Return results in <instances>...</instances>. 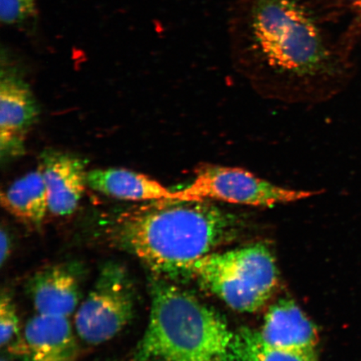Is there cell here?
Listing matches in <instances>:
<instances>
[{"label":"cell","mask_w":361,"mask_h":361,"mask_svg":"<svg viewBox=\"0 0 361 361\" xmlns=\"http://www.w3.org/2000/svg\"><path fill=\"white\" fill-rule=\"evenodd\" d=\"M308 0H234L228 22L235 69L262 97L316 104L350 80L345 54Z\"/></svg>","instance_id":"6da1fadb"},{"label":"cell","mask_w":361,"mask_h":361,"mask_svg":"<svg viewBox=\"0 0 361 361\" xmlns=\"http://www.w3.org/2000/svg\"><path fill=\"white\" fill-rule=\"evenodd\" d=\"M242 216L202 200H162L130 207L116 216L107 234L112 245L168 279L245 227Z\"/></svg>","instance_id":"7a4b0ae2"},{"label":"cell","mask_w":361,"mask_h":361,"mask_svg":"<svg viewBox=\"0 0 361 361\" xmlns=\"http://www.w3.org/2000/svg\"><path fill=\"white\" fill-rule=\"evenodd\" d=\"M145 333L130 361H246L240 334L166 279L153 276Z\"/></svg>","instance_id":"3957f363"},{"label":"cell","mask_w":361,"mask_h":361,"mask_svg":"<svg viewBox=\"0 0 361 361\" xmlns=\"http://www.w3.org/2000/svg\"><path fill=\"white\" fill-rule=\"evenodd\" d=\"M185 275L239 312L259 310L272 296L278 283L274 257L261 243L209 252L189 266Z\"/></svg>","instance_id":"277c9868"},{"label":"cell","mask_w":361,"mask_h":361,"mask_svg":"<svg viewBox=\"0 0 361 361\" xmlns=\"http://www.w3.org/2000/svg\"><path fill=\"white\" fill-rule=\"evenodd\" d=\"M135 307L137 290L128 269L108 262L75 311L76 335L90 346L105 344L133 322Z\"/></svg>","instance_id":"5b68a950"},{"label":"cell","mask_w":361,"mask_h":361,"mask_svg":"<svg viewBox=\"0 0 361 361\" xmlns=\"http://www.w3.org/2000/svg\"><path fill=\"white\" fill-rule=\"evenodd\" d=\"M178 192L180 200L259 207L287 204L318 194L283 187L235 166L210 164L201 165L192 182Z\"/></svg>","instance_id":"8992f818"},{"label":"cell","mask_w":361,"mask_h":361,"mask_svg":"<svg viewBox=\"0 0 361 361\" xmlns=\"http://www.w3.org/2000/svg\"><path fill=\"white\" fill-rule=\"evenodd\" d=\"M1 56L0 152L2 158H13L24 154L26 135L38 119L39 108L11 53L2 48Z\"/></svg>","instance_id":"52a82bcc"},{"label":"cell","mask_w":361,"mask_h":361,"mask_svg":"<svg viewBox=\"0 0 361 361\" xmlns=\"http://www.w3.org/2000/svg\"><path fill=\"white\" fill-rule=\"evenodd\" d=\"M39 169L47 189L49 213L73 214L88 186L85 161L71 153L47 149L40 155Z\"/></svg>","instance_id":"ba28073f"},{"label":"cell","mask_w":361,"mask_h":361,"mask_svg":"<svg viewBox=\"0 0 361 361\" xmlns=\"http://www.w3.org/2000/svg\"><path fill=\"white\" fill-rule=\"evenodd\" d=\"M36 314L71 317L81 303V279L74 264H58L36 271L26 284Z\"/></svg>","instance_id":"9c48e42d"},{"label":"cell","mask_w":361,"mask_h":361,"mask_svg":"<svg viewBox=\"0 0 361 361\" xmlns=\"http://www.w3.org/2000/svg\"><path fill=\"white\" fill-rule=\"evenodd\" d=\"M23 337L29 361H75L78 336L69 317L36 314L26 323Z\"/></svg>","instance_id":"30bf717a"},{"label":"cell","mask_w":361,"mask_h":361,"mask_svg":"<svg viewBox=\"0 0 361 361\" xmlns=\"http://www.w3.org/2000/svg\"><path fill=\"white\" fill-rule=\"evenodd\" d=\"M259 335L274 348L317 354V329L291 300H281L271 307Z\"/></svg>","instance_id":"8fae6325"},{"label":"cell","mask_w":361,"mask_h":361,"mask_svg":"<svg viewBox=\"0 0 361 361\" xmlns=\"http://www.w3.org/2000/svg\"><path fill=\"white\" fill-rule=\"evenodd\" d=\"M87 182L93 190L121 200L145 202L178 197V190L147 175L124 169L89 171Z\"/></svg>","instance_id":"7c38bea8"},{"label":"cell","mask_w":361,"mask_h":361,"mask_svg":"<svg viewBox=\"0 0 361 361\" xmlns=\"http://www.w3.org/2000/svg\"><path fill=\"white\" fill-rule=\"evenodd\" d=\"M1 205L21 222L40 228L49 213L48 194L42 170L30 171L1 194Z\"/></svg>","instance_id":"4fadbf2b"},{"label":"cell","mask_w":361,"mask_h":361,"mask_svg":"<svg viewBox=\"0 0 361 361\" xmlns=\"http://www.w3.org/2000/svg\"><path fill=\"white\" fill-rule=\"evenodd\" d=\"M246 361H318L317 354L274 348L260 338L259 331L240 333Z\"/></svg>","instance_id":"5bb4252c"},{"label":"cell","mask_w":361,"mask_h":361,"mask_svg":"<svg viewBox=\"0 0 361 361\" xmlns=\"http://www.w3.org/2000/svg\"><path fill=\"white\" fill-rule=\"evenodd\" d=\"M0 344L13 355H27L24 337L20 334V320L10 293L3 292L0 299Z\"/></svg>","instance_id":"9a60e30c"},{"label":"cell","mask_w":361,"mask_h":361,"mask_svg":"<svg viewBox=\"0 0 361 361\" xmlns=\"http://www.w3.org/2000/svg\"><path fill=\"white\" fill-rule=\"evenodd\" d=\"M36 0H0V20L3 25L19 30L35 25L38 10Z\"/></svg>","instance_id":"2e32d148"},{"label":"cell","mask_w":361,"mask_h":361,"mask_svg":"<svg viewBox=\"0 0 361 361\" xmlns=\"http://www.w3.org/2000/svg\"><path fill=\"white\" fill-rule=\"evenodd\" d=\"M308 2L324 20H326L328 11L334 7L345 6L361 8V0H308Z\"/></svg>","instance_id":"e0dca14e"},{"label":"cell","mask_w":361,"mask_h":361,"mask_svg":"<svg viewBox=\"0 0 361 361\" xmlns=\"http://www.w3.org/2000/svg\"><path fill=\"white\" fill-rule=\"evenodd\" d=\"M11 251L12 240L10 233H8L7 229L3 228L1 233H0V264H1L2 267L10 259Z\"/></svg>","instance_id":"ac0fdd59"},{"label":"cell","mask_w":361,"mask_h":361,"mask_svg":"<svg viewBox=\"0 0 361 361\" xmlns=\"http://www.w3.org/2000/svg\"><path fill=\"white\" fill-rule=\"evenodd\" d=\"M2 361H10V360H2ZM27 361H29V360H27Z\"/></svg>","instance_id":"d6986e66"}]
</instances>
